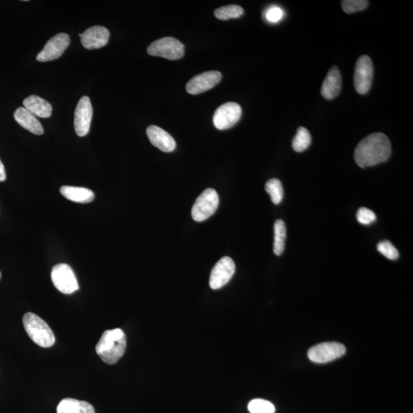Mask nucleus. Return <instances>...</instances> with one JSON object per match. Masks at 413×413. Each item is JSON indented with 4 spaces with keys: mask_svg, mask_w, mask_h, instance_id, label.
I'll list each match as a JSON object with an SVG mask.
<instances>
[{
    "mask_svg": "<svg viewBox=\"0 0 413 413\" xmlns=\"http://www.w3.org/2000/svg\"><path fill=\"white\" fill-rule=\"evenodd\" d=\"M391 153L388 137L382 133L372 134L357 145L354 160L361 168L374 167L387 161Z\"/></svg>",
    "mask_w": 413,
    "mask_h": 413,
    "instance_id": "1",
    "label": "nucleus"
},
{
    "mask_svg": "<svg viewBox=\"0 0 413 413\" xmlns=\"http://www.w3.org/2000/svg\"><path fill=\"white\" fill-rule=\"evenodd\" d=\"M127 337L120 328L107 330L96 346V352L107 364H114L125 353Z\"/></svg>",
    "mask_w": 413,
    "mask_h": 413,
    "instance_id": "2",
    "label": "nucleus"
},
{
    "mask_svg": "<svg viewBox=\"0 0 413 413\" xmlns=\"http://www.w3.org/2000/svg\"><path fill=\"white\" fill-rule=\"evenodd\" d=\"M23 322L26 333L39 346L47 348L54 346L55 337L52 330L39 316L28 313L23 316Z\"/></svg>",
    "mask_w": 413,
    "mask_h": 413,
    "instance_id": "3",
    "label": "nucleus"
},
{
    "mask_svg": "<svg viewBox=\"0 0 413 413\" xmlns=\"http://www.w3.org/2000/svg\"><path fill=\"white\" fill-rule=\"evenodd\" d=\"M219 205V196L213 189H206L197 198L191 210L192 218L202 222L215 213Z\"/></svg>",
    "mask_w": 413,
    "mask_h": 413,
    "instance_id": "4",
    "label": "nucleus"
},
{
    "mask_svg": "<svg viewBox=\"0 0 413 413\" xmlns=\"http://www.w3.org/2000/svg\"><path fill=\"white\" fill-rule=\"evenodd\" d=\"M147 52L151 56L175 61L184 56V46L176 39L165 37L151 43L147 48Z\"/></svg>",
    "mask_w": 413,
    "mask_h": 413,
    "instance_id": "5",
    "label": "nucleus"
},
{
    "mask_svg": "<svg viewBox=\"0 0 413 413\" xmlns=\"http://www.w3.org/2000/svg\"><path fill=\"white\" fill-rule=\"evenodd\" d=\"M52 281L55 288L64 294L78 291L79 286L72 268L65 264H59L52 268Z\"/></svg>",
    "mask_w": 413,
    "mask_h": 413,
    "instance_id": "6",
    "label": "nucleus"
},
{
    "mask_svg": "<svg viewBox=\"0 0 413 413\" xmlns=\"http://www.w3.org/2000/svg\"><path fill=\"white\" fill-rule=\"evenodd\" d=\"M346 353V348L339 342H325L309 349V360L316 363H326L341 357Z\"/></svg>",
    "mask_w": 413,
    "mask_h": 413,
    "instance_id": "7",
    "label": "nucleus"
},
{
    "mask_svg": "<svg viewBox=\"0 0 413 413\" xmlns=\"http://www.w3.org/2000/svg\"><path fill=\"white\" fill-rule=\"evenodd\" d=\"M374 79V66L367 55L358 59L354 72V83L356 92L359 94H366Z\"/></svg>",
    "mask_w": 413,
    "mask_h": 413,
    "instance_id": "8",
    "label": "nucleus"
},
{
    "mask_svg": "<svg viewBox=\"0 0 413 413\" xmlns=\"http://www.w3.org/2000/svg\"><path fill=\"white\" fill-rule=\"evenodd\" d=\"M242 109L237 103L229 102L219 107L213 116V123L219 130L233 127L240 120Z\"/></svg>",
    "mask_w": 413,
    "mask_h": 413,
    "instance_id": "9",
    "label": "nucleus"
},
{
    "mask_svg": "<svg viewBox=\"0 0 413 413\" xmlns=\"http://www.w3.org/2000/svg\"><path fill=\"white\" fill-rule=\"evenodd\" d=\"M70 37L66 33H59L47 41L43 50L36 56L40 62H47L59 59L70 45Z\"/></svg>",
    "mask_w": 413,
    "mask_h": 413,
    "instance_id": "10",
    "label": "nucleus"
},
{
    "mask_svg": "<svg viewBox=\"0 0 413 413\" xmlns=\"http://www.w3.org/2000/svg\"><path fill=\"white\" fill-rule=\"evenodd\" d=\"M93 116V108L88 96H83L79 100L74 113V129L76 134L80 137L85 136L91 128Z\"/></svg>",
    "mask_w": 413,
    "mask_h": 413,
    "instance_id": "11",
    "label": "nucleus"
},
{
    "mask_svg": "<svg viewBox=\"0 0 413 413\" xmlns=\"http://www.w3.org/2000/svg\"><path fill=\"white\" fill-rule=\"evenodd\" d=\"M235 264L229 257L220 259L211 273L209 284L212 289H219L224 286L235 273Z\"/></svg>",
    "mask_w": 413,
    "mask_h": 413,
    "instance_id": "12",
    "label": "nucleus"
},
{
    "mask_svg": "<svg viewBox=\"0 0 413 413\" xmlns=\"http://www.w3.org/2000/svg\"><path fill=\"white\" fill-rule=\"evenodd\" d=\"M222 78V73L217 71L198 74L189 81L186 91L193 95L204 93L216 86Z\"/></svg>",
    "mask_w": 413,
    "mask_h": 413,
    "instance_id": "13",
    "label": "nucleus"
},
{
    "mask_svg": "<svg viewBox=\"0 0 413 413\" xmlns=\"http://www.w3.org/2000/svg\"><path fill=\"white\" fill-rule=\"evenodd\" d=\"M81 44L87 50H98L108 43L109 32L107 28L96 25L89 28L84 33L79 34Z\"/></svg>",
    "mask_w": 413,
    "mask_h": 413,
    "instance_id": "14",
    "label": "nucleus"
},
{
    "mask_svg": "<svg viewBox=\"0 0 413 413\" xmlns=\"http://www.w3.org/2000/svg\"><path fill=\"white\" fill-rule=\"evenodd\" d=\"M147 134L150 142L165 153H170L176 148L174 138L160 127L149 126L147 129Z\"/></svg>",
    "mask_w": 413,
    "mask_h": 413,
    "instance_id": "15",
    "label": "nucleus"
},
{
    "mask_svg": "<svg viewBox=\"0 0 413 413\" xmlns=\"http://www.w3.org/2000/svg\"><path fill=\"white\" fill-rule=\"evenodd\" d=\"M342 86V79L339 68L334 66L330 69L328 74L324 81L321 94L326 100H333L339 95Z\"/></svg>",
    "mask_w": 413,
    "mask_h": 413,
    "instance_id": "16",
    "label": "nucleus"
},
{
    "mask_svg": "<svg viewBox=\"0 0 413 413\" xmlns=\"http://www.w3.org/2000/svg\"><path fill=\"white\" fill-rule=\"evenodd\" d=\"M14 118L24 129L36 135H43L44 129L37 117L25 107H19L14 113Z\"/></svg>",
    "mask_w": 413,
    "mask_h": 413,
    "instance_id": "17",
    "label": "nucleus"
},
{
    "mask_svg": "<svg viewBox=\"0 0 413 413\" xmlns=\"http://www.w3.org/2000/svg\"><path fill=\"white\" fill-rule=\"evenodd\" d=\"M60 193L69 201L76 203L87 204L94 201L95 195L93 191L86 188L62 186Z\"/></svg>",
    "mask_w": 413,
    "mask_h": 413,
    "instance_id": "18",
    "label": "nucleus"
},
{
    "mask_svg": "<svg viewBox=\"0 0 413 413\" xmlns=\"http://www.w3.org/2000/svg\"><path fill=\"white\" fill-rule=\"evenodd\" d=\"M23 106L33 115L41 117V118H48L52 116V105L39 96H30L29 98L24 100Z\"/></svg>",
    "mask_w": 413,
    "mask_h": 413,
    "instance_id": "19",
    "label": "nucleus"
},
{
    "mask_svg": "<svg viewBox=\"0 0 413 413\" xmlns=\"http://www.w3.org/2000/svg\"><path fill=\"white\" fill-rule=\"evenodd\" d=\"M57 413H95V410L91 403L66 398L59 403Z\"/></svg>",
    "mask_w": 413,
    "mask_h": 413,
    "instance_id": "20",
    "label": "nucleus"
},
{
    "mask_svg": "<svg viewBox=\"0 0 413 413\" xmlns=\"http://www.w3.org/2000/svg\"><path fill=\"white\" fill-rule=\"evenodd\" d=\"M286 239V227L282 220H277L274 224V244L273 252L277 256H280L285 250Z\"/></svg>",
    "mask_w": 413,
    "mask_h": 413,
    "instance_id": "21",
    "label": "nucleus"
},
{
    "mask_svg": "<svg viewBox=\"0 0 413 413\" xmlns=\"http://www.w3.org/2000/svg\"><path fill=\"white\" fill-rule=\"evenodd\" d=\"M312 142V136L305 127H299L293 140V148L297 153L306 150Z\"/></svg>",
    "mask_w": 413,
    "mask_h": 413,
    "instance_id": "22",
    "label": "nucleus"
},
{
    "mask_svg": "<svg viewBox=\"0 0 413 413\" xmlns=\"http://www.w3.org/2000/svg\"><path fill=\"white\" fill-rule=\"evenodd\" d=\"M265 189L268 194L270 195L273 204H279L282 202L284 191L279 179L273 178L268 180L266 184Z\"/></svg>",
    "mask_w": 413,
    "mask_h": 413,
    "instance_id": "23",
    "label": "nucleus"
},
{
    "mask_svg": "<svg viewBox=\"0 0 413 413\" xmlns=\"http://www.w3.org/2000/svg\"><path fill=\"white\" fill-rule=\"evenodd\" d=\"M244 12V9L240 6L229 5L217 9L215 16L220 20H229L240 17L243 15Z\"/></svg>",
    "mask_w": 413,
    "mask_h": 413,
    "instance_id": "24",
    "label": "nucleus"
},
{
    "mask_svg": "<svg viewBox=\"0 0 413 413\" xmlns=\"http://www.w3.org/2000/svg\"><path fill=\"white\" fill-rule=\"evenodd\" d=\"M251 413H275L274 405L262 399H255L248 405Z\"/></svg>",
    "mask_w": 413,
    "mask_h": 413,
    "instance_id": "25",
    "label": "nucleus"
},
{
    "mask_svg": "<svg viewBox=\"0 0 413 413\" xmlns=\"http://www.w3.org/2000/svg\"><path fill=\"white\" fill-rule=\"evenodd\" d=\"M369 2L366 0H343L341 7L346 13H354L363 11L367 8Z\"/></svg>",
    "mask_w": 413,
    "mask_h": 413,
    "instance_id": "26",
    "label": "nucleus"
},
{
    "mask_svg": "<svg viewBox=\"0 0 413 413\" xmlns=\"http://www.w3.org/2000/svg\"><path fill=\"white\" fill-rule=\"evenodd\" d=\"M377 250L383 254L385 257H387L390 260H396L399 258V255L396 248L392 245L390 241H381V242L379 243L377 245Z\"/></svg>",
    "mask_w": 413,
    "mask_h": 413,
    "instance_id": "27",
    "label": "nucleus"
},
{
    "mask_svg": "<svg viewBox=\"0 0 413 413\" xmlns=\"http://www.w3.org/2000/svg\"><path fill=\"white\" fill-rule=\"evenodd\" d=\"M357 222L363 225H369L377 220L375 213L366 208H361L357 213Z\"/></svg>",
    "mask_w": 413,
    "mask_h": 413,
    "instance_id": "28",
    "label": "nucleus"
},
{
    "mask_svg": "<svg viewBox=\"0 0 413 413\" xmlns=\"http://www.w3.org/2000/svg\"><path fill=\"white\" fill-rule=\"evenodd\" d=\"M265 17L268 22L277 23L284 18V12L279 6H272L266 10Z\"/></svg>",
    "mask_w": 413,
    "mask_h": 413,
    "instance_id": "29",
    "label": "nucleus"
},
{
    "mask_svg": "<svg viewBox=\"0 0 413 413\" xmlns=\"http://www.w3.org/2000/svg\"><path fill=\"white\" fill-rule=\"evenodd\" d=\"M6 179V173L3 163L0 160V182H4Z\"/></svg>",
    "mask_w": 413,
    "mask_h": 413,
    "instance_id": "30",
    "label": "nucleus"
},
{
    "mask_svg": "<svg viewBox=\"0 0 413 413\" xmlns=\"http://www.w3.org/2000/svg\"><path fill=\"white\" fill-rule=\"evenodd\" d=\"M0 277H1V273H0Z\"/></svg>",
    "mask_w": 413,
    "mask_h": 413,
    "instance_id": "31",
    "label": "nucleus"
}]
</instances>
